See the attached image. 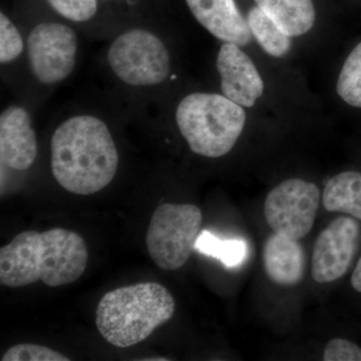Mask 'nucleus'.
Masks as SVG:
<instances>
[{"label": "nucleus", "instance_id": "4be33fe9", "mask_svg": "<svg viewBox=\"0 0 361 361\" xmlns=\"http://www.w3.org/2000/svg\"><path fill=\"white\" fill-rule=\"evenodd\" d=\"M325 361H361V346L345 338L329 341L323 353Z\"/></svg>", "mask_w": 361, "mask_h": 361}, {"label": "nucleus", "instance_id": "dca6fc26", "mask_svg": "<svg viewBox=\"0 0 361 361\" xmlns=\"http://www.w3.org/2000/svg\"><path fill=\"white\" fill-rule=\"evenodd\" d=\"M0 70L1 78L18 99L26 73V40L18 20L0 11Z\"/></svg>", "mask_w": 361, "mask_h": 361}, {"label": "nucleus", "instance_id": "a211bd4d", "mask_svg": "<svg viewBox=\"0 0 361 361\" xmlns=\"http://www.w3.org/2000/svg\"><path fill=\"white\" fill-rule=\"evenodd\" d=\"M322 203L329 212L350 216L361 222L360 171H342L330 178L323 190Z\"/></svg>", "mask_w": 361, "mask_h": 361}, {"label": "nucleus", "instance_id": "5701e85b", "mask_svg": "<svg viewBox=\"0 0 361 361\" xmlns=\"http://www.w3.org/2000/svg\"><path fill=\"white\" fill-rule=\"evenodd\" d=\"M102 1H104L106 6H110L114 11H116V9L114 8V6H125L126 13H127L128 18H129L130 23H146L142 20L141 16H140L139 13H137V9H135L134 4H133L132 0H102ZM121 18H122V16H121Z\"/></svg>", "mask_w": 361, "mask_h": 361}, {"label": "nucleus", "instance_id": "7ed1b4c3", "mask_svg": "<svg viewBox=\"0 0 361 361\" xmlns=\"http://www.w3.org/2000/svg\"><path fill=\"white\" fill-rule=\"evenodd\" d=\"M218 90L260 116H313L317 104L302 77L257 49L221 42L214 59Z\"/></svg>", "mask_w": 361, "mask_h": 361}, {"label": "nucleus", "instance_id": "20e7f679", "mask_svg": "<svg viewBox=\"0 0 361 361\" xmlns=\"http://www.w3.org/2000/svg\"><path fill=\"white\" fill-rule=\"evenodd\" d=\"M192 153L206 159L229 155L246 134L252 121L260 116L210 90L183 82L156 104Z\"/></svg>", "mask_w": 361, "mask_h": 361}, {"label": "nucleus", "instance_id": "6e6552de", "mask_svg": "<svg viewBox=\"0 0 361 361\" xmlns=\"http://www.w3.org/2000/svg\"><path fill=\"white\" fill-rule=\"evenodd\" d=\"M203 215L192 204H161L156 209L147 232L149 255L164 270L186 264L200 233Z\"/></svg>", "mask_w": 361, "mask_h": 361}, {"label": "nucleus", "instance_id": "4468645a", "mask_svg": "<svg viewBox=\"0 0 361 361\" xmlns=\"http://www.w3.org/2000/svg\"><path fill=\"white\" fill-rule=\"evenodd\" d=\"M300 47L324 37L319 6L316 0H252Z\"/></svg>", "mask_w": 361, "mask_h": 361}, {"label": "nucleus", "instance_id": "2eb2a0df", "mask_svg": "<svg viewBox=\"0 0 361 361\" xmlns=\"http://www.w3.org/2000/svg\"><path fill=\"white\" fill-rule=\"evenodd\" d=\"M263 264L271 281L280 286H296L305 273V252L298 240L273 233L263 248Z\"/></svg>", "mask_w": 361, "mask_h": 361}, {"label": "nucleus", "instance_id": "6ab92c4d", "mask_svg": "<svg viewBox=\"0 0 361 361\" xmlns=\"http://www.w3.org/2000/svg\"><path fill=\"white\" fill-rule=\"evenodd\" d=\"M334 94L342 104L361 110V39L348 52L337 71Z\"/></svg>", "mask_w": 361, "mask_h": 361}, {"label": "nucleus", "instance_id": "f8f14e48", "mask_svg": "<svg viewBox=\"0 0 361 361\" xmlns=\"http://www.w3.org/2000/svg\"><path fill=\"white\" fill-rule=\"evenodd\" d=\"M190 13L214 39L245 49H259L254 44L245 13L238 0H184Z\"/></svg>", "mask_w": 361, "mask_h": 361}, {"label": "nucleus", "instance_id": "412c9836", "mask_svg": "<svg viewBox=\"0 0 361 361\" xmlns=\"http://www.w3.org/2000/svg\"><path fill=\"white\" fill-rule=\"evenodd\" d=\"M1 361H70V358L45 346L23 343L9 348Z\"/></svg>", "mask_w": 361, "mask_h": 361}, {"label": "nucleus", "instance_id": "0eeeda50", "mask_svg": "<svg viewBox=\"0 0 361 361\" xmlns=\"http://www.w3.org/2000/svg\"><path fill=\"white\" fill-rule=\"evenodd\" d=\"M171 292L157 282L121 287L104 294L97 305L96 324L101 336L118 348L148 338L175 313Z\"/></svg>", "mask_w": 361, "mask_h": 361}, {"label": "nucleus", "instance_id": "f257e3e1", "mask_svg": "<svg viewBox=\"0 0 361 361\" xmlns=\"http://www.w3.org/2000/svg\"><path fill=\"white\" fill-rule=\"evenodd\" d=\"M111 97L145 116L184 82L174 32L164 26L130 23L106 40L102 58Z\"/></svg>", "mask_w": 361, "mask_h": 361}, {"label": "nucleus", "instance_id": "39448f33", "mask_svg": "<svg viewBox=\"0 0 361 361\" xmlns=\"http://www.w3.org/2000/svg\"><path fill=\"white\" fill-rule=\"evenodd\" d=\"M87 259L85 240L75 232L25 231L0 249V283L13 288L37 281L49 287L71 284L84 274Z\"/></svg>", "mask_w": 361, "mask_h": 361}, {"label": "nucleus", "instance_id": "b1692460", "mask_svg": "<svg viewBox=\"0 0 361 361\" xmlns=\"http://www.w3.org/2000/svg\"><path fill=\"white\" fill-rule=\"evenodd\" d=\"M349 282H350L353 290L361 295V254L356 259L355 265H353Z\"/></svg>", "mask_w": 361, "mask_h": 361}, {"label": "nucleus", "instance_id": "423d86ee", "mask_svg": "<svg viewBox=\"0 0 361 361\" xmlns=\"http://www.w3.org/2000/svg\"><path fill=\"white\" fill-rule=\"evenodd\" d=\"M26 40V73L20 101L37 111L52 92L70 80L80 56V32L56 14L18 20Z\"/></svg>", "mask_w": 361, "mask_h": 361}, {"label": "nucleus", "instance_id": "9d476101", "mask_svg": "<svg viewBox=\"0 0 361 361\" xmlns=\"http://www.w3.org/2000/svg\"><path fill=\"white\" fill-rule=\"evenodd\" d=\"M361 245V222L348 215L332 220L316 239L311 274L317 283H332L353 269Z\"/></svg>", "mask_w": 361, "mask_h": 361}, {"label": "nucleus", "instance_id": "f3484780", "mask_svg": "<svg viewBox=\"0 0 361 361\" xmlns=\"http://www.w3.org/2000/svg\"><path fill=\"white\" fill-rule=\"evenodd\" d=\"M247 25L259 51L275 63L289 65L300 44L256 4L244 9Z\"/></svg>", "mask_w": 361, "mask_h": 361}, {"label": "nucleus", "instance_id": "9b49d317", "mask_svg": "<svg viewBox=\"0 0 361 361\" xmlns=\"http://www.w3.org/2000/svg\"><path fill=\"white\" fill-rule=\"evenodd\" d=\"M35 110L16 99L0 114V165L6 172L30 171L39 155L37 130L33 125Z\"/></svg>", "mask_w": 361, "mask_h": 361}, {"label": "nucleus", "instance_id": "ddd939ff", "mask_svg": "<svg viewBox=\"0 0 361 361\" xmlns=\"http://www.w3.org/2000/svg\"><path fill=\"white\" fill-rule=\"evenodd\" d=\"M49 13L71 23L80 35L94 40L111 39L130 25L102 0H42Z\"/></svg>", "mask_w": 361, "mask_h": 361}, {"label": "nucleus", "instance_id": "f03ea898", "mask_svg": "<svg viewBox=\"0 0 361 361\" xmlns=\"http://www.w3.org/2000/svg\"><path fill=\"white\" fill-rule=\"evenodd\" d=\"M120 104L77 103L61 111L49 139V164L54 180L71 194L89 196L113 182L120 153L113 118Z\"/></svg>", "mask_w": 361, "mask_h": 361}, {"label": "nucleus", "instance_id": "aec40b11", "mask_svg": "<svg viewBox=\"0 0 361 361\" xmlns=\"http://www.w3.org/2000/svg\"><path fill=\"white\" fill-rule=\"evenodd\" d=\"M196 249L202 254L219 259L227 267H235L243 262L247 253L244 242L238 240H220L207 231L199 235Z\"/></svg>", "mask_w": 361, "mask_h": 361}, {"label": "nucleus", "instance_id": "1a4fd4ad", "mask_svg": "<svg viewBox=\"0 0 361 361\" xmlns=\"http://www.w3.org/2000/svg\"><path fill=\"white\" fill-rule=\"evenodd\" d=\"M320 189L302 178H289L273 188L264 202V217L273 232L300 240L312 229L319 208Z\"/></svg>", "mask_w": 361, "mask_h": 361}]
</instances>
